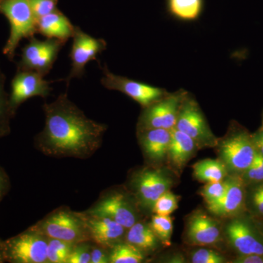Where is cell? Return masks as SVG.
Returning <instances> with one entry per match:
<instances>
[{
	"instance_id": "1",
	"label": "cell",
	"mask_w": 263,
	"mask_h": 263,
	"mask_svg": "<svg viewBox=\"0 0 263 263\" xmlns=\"http://www.w3.org/2000/svg\"><path fill=\"white\" fill-rule=\"evenodd\" d=\"M46 125L39 138L41 150L56 157H87L98 149L105 126L84 115L67 95L44 105Z\"/></svg>"
},
{
	"instance_id": "2",
	"label": "cell",
	"mask_w": 263,
	"mask_h": 263,
	"mask_svg": "<svg viewBox=\"0 0 263 263\" xmlns=\"http://www.w3.org/2000/svg\"><path fill=\"white\" fill-rule=\"evenodd\" d=\"M217 145L223 163L236 176H240L253 163L257 153L253 135L240 124H232L228 135Z\"/></svg>"
},
{
	"instance_id": "3",
	"label": "cell",
	"mask_w": 263,
	"mask_h": 263,
	"mask_svg": "<svg viewBox=\"0 0 263 263\" xmlns=\"http://www.w3.org/2000/svg\"><path fill=\"white\" fill-rule=\"evenodd\" d=\"M34 228L48 238L79 245L91 239L84 214L68 210L52 213Z\"/></svg>"
},
{
	"instance_id": "4",
	"label": "cell",
	"mask_w": 263,
	"mask_h": 263,
	"mask_svg": "<svg viewBox=\"0 0 263 263\" xmlns=\"http://www.w3.org/2000/svg\"><path fill=\"white\" fill-rule=\"evenodd\" d=\"M48 238L30 228L2 243L5 260L14 263H46Z\"/></svg>"
},
{
	"instance_id": "5",
	"label": "cell",
	"mask_w": 263,
	"mask_h": 263,
	"mask_svg": "<svg viewBox=\"0 0 263 263\" xmlns=\"http://www.w3.org/2000/svg\"><path fill=\"white\" fill-rule=\"evenodd\" d=\"M0 10L9 20L10 34L4 48L5 54L12 57L21 40L32 37L37 30L36 18L29 0H5Z\"/></svg>"
},
{
	"instance_id": "6",
	"label": "cell",
	"mask_w": 263,
	"mask_h": 263,
	"mask_svg": "<svg viewBox=\"0 0 263 263\" xmlns=\"http://www.w3.org/2000/svg\"><path fill=\"white\" fill-rule=\"evenodd\" d=\"M175 128L191 137L198 148L214 147L219 142L211 130L196 100L189 93L180 108Z\"/></svg>"
},
{
	"instance_id": "7",
	"label": "cell",
	"mask_w": 263,
	"mask_h": 263,
	"mask_svg": "<svg viewBox=\"0 0 263 263\" xmlns=\"http://www.w3.org/2000/svg\"><path fill=\"white\" fill-rule=\"evenodd\" d=\"M188 92L180 89L145 108L139 119L138 127L143 129H165L171 130L176 127L180 108Z\"/></svg>"
},
{
	"instance_id": "8",
	"label": "cell",
	"mask_w": 263,
	"mask_h": 263,
	"mask_svg": "<svg viewBox=\"0 0 263 263\" xmlns=\"http://www.w3.org/2000/svg\"><path fill=\"white\" fill-rule=\"evenodd\" d=\"M103 77L101 83L105 88L121 91L139 103L143 108L149 106L168 94L165 89L115 75L108 70L106 66L103 67Z\"/></svg>"
},
{
	"instance_id": "9",
	"label": "cell",
	"mask_w": 263,
	"mask_h": 263,
	"mask_svg": "<svg viewBox=\"0 0 263 263\" xmlns=\"http://www.w3.org/2000/svg\"><path fill=\"white\" fill-rule=\"evenodd\" d=\"M65 43L53 38L46 41L32 38L24 48L22 65L24 68L44 76L51 70L59 52Z\"/></svg>"
},
{
	"instance_id": "10",
	"label": "cell",
	"mask_w": 263,
	"mask_h": 263,
	"mask_svg": "<svg viewBox=\"0 0 263 263\" xmlns=\"http://www.w3.org/2000/svg\"><path fill=\"white\" fill-rule=\"evenodd\" d=\"M70 59L72 69L67 81L72 78L81 77L84 74L85 66L91 60L97 59L99 53L106 48V42L103 39H98L86 34L79 27H75Z\"/></svg>"
},
{
	"instance_id": "11",
	"label": "cell",
	"mask_w": 263,
	"mask_h": 263,
	"mask_svg": "<svg viewBox=\"0 0 263 263\" xmlns=\"http://www.w3.org/2000/svg\"><path fill=\"white\" fill-rule=\"evenodd\" d=\"M172 185V180L158 170H144L135 179L137 195L145 207H153L157 199L169 191Z\"/></svg>"
},
{
	"instance_id": "12",
	"label": "cell",
	"mask_w": 263,
	"mask_h": 263,
	"mask_svg": "<svg viewBox=\"0 0 263 263\" xmlns=\"http://www.w3.org/2000/svg\"><path fill=\"white\" fill-rule=\"evenodd\" d=\"M226 233L238 254L263 255V238L248 221L243 219L232 221L227 227Z\"/></svg>"
},
{
	"instance_id": "13",
	"label": "cell",
	"mask_w": 263,
	"mask_h": 263,
	"mask_svg": "<svg viewBox=\"0 0 263 263\" xmlns=\"http://www.w3.org/2000/svg\"><path fill=\"white\" fill-rule=\"evenodd\" d=\"M50 83L43 79V76L34 71L20 72L12 83L10 105L15 108L32 97L46 98L51 89Z\"/></svg>"
},
{
	"instance_id": "14",
	"label": "cell",
	"mask_w": 263,
	"mask_h": 263,
	"mask_svg": "<svg viewBox=\"0 0 263 263\" xmlns=\"http://www.w3.org/2000/svg\"><path fill=\"white\" fill-rule=\"evenodd\" d=\"M226 193L217 201L208 205L209 212L220 217H228L239 213L245 207L246 184L240 176L235 175L227 179Z\"/></svg>"
},
{
	"instance_id": "15",
	"label": "cell",
	"mask_w": 263,
	"mask_h": 263,
	"mask_svg": "<svg viewBox=\"0 0 263 263\" xmlns=\"http://www.w3.org/2000/svg\"><path fill=\"white\" fill-rule=\"evenodd\" d=\"M89 215L106 217L129 229L136 223V215L124 195L116 194L104 198L89 212Z\"/></svg>"
},
{
	"instance_id": "16",
	"label": "cell",
	"mask_w": 263,
	"mask_h": 263,
	"mask_svg": "<svg viewBox=\"0 0 263 263\" xmlns=\"http://www.w3.org/2000/svg\"><path fill=\"white\" fill-rule=\"evenodd\" d=\"M90 237L97 245L107 248L114 247L124 234L125 228L106 217L85 215Z\"/></svg>"
},
{
	"instance_id": "17",
	"label": "cell",
	"mask_w": 263,
	"mask_h": 263,
	"mask_svg": "<svg viewBox=\"0 0 263 263\" xmlns=\"http://www.w3.org/2000/svg\"><path fill=\"white\" fill-rule=\"evenodd\" d=\"M186 237L193 245H214L220 240L219 224L206 214L197 213L188 221Z\"/></svg>"
},
{
	"instance_id": "18",
	"label": "cell",
	"mask_w": 263,
	"mask_h": 263,
	"mask_svg": "<svg viewBox=\"0 0 263 263\" xmlns=\"http://www.w3.org/2000/svg\"><path fill=\"white\" fill-rule=\"evenodd\" d=\"M171 130L160 128L140 130L142 148L152 162H160L167 157L171 144Z\"/></svg>"
},
{
	"instance_id": "19",
	"label": "cell",
	"mask_w": 263,
	"mask_h": 263,
	"mask_svg": "<svg viewBox=\"0 0 263 263\" xmlns=\"http://www.w3.org/2000/svg\"><path fill=\"white\" fill-rule=\"evenodd\" d=\"M37 30L48 38L57 39L65 43L73 35L75 27L68 18L60 12H52L49 14L36 20Z\"/></svg>"
},
{
	"instance_id": "20",
	"label": "cell",
	"mask_w": 263,
	"mask_h": 263,
	"mask_svg": "<svg viewBox=\"0 0 263 263\" xmlns=\"http://www.w3.org/2000/svg\"><path fill=\"white\" fill-rule=\"evenodd\" d=\"M197 148L198 147L191 137L176 128L171 130V141L167 157L175 168L181 171L193 157Z\"/></svg>"
},
{
	"instance_id": "21",
	"label": "cell",
	"mask_w": 263,
	"mask_h": 263,
	"mask_svg": "<svg viewBox=\"0 0 263 263\" xmlns=\"http://www.w3.org/2000/svg\"><path fill=\"white\" fill-rule=\"evenodd\" d=\"M166 8L169 14L175 18L193 22L201 15L204 0H166Z\"/></svg>"
},
{
	"instance_id": "22",
	"label": "cell",
	"mask_w": 263,
	"mask_h": 263,
	"mask_svg": "<svg viewBox=\"0 0 263 263\" xmlns=\"http://www.w3.org/2000/svg\"><path fill=\"white\" fill-rule=\"evenodd\" d=\"M194 176L201 182L222 181L228 175V169L222 161L207 159L193 166Z\"/></svg>"
},
{
	"instance_id": "23",
	"label": "cell",
	"mask_w": 263,
	"mask_h": 263,
	"mask_svg": "<svg viewBox=\"0 0 263 263\" xmlns=\"http://www.w3.org/2000/svg\"><path fill=\"white\" fill-rule=\"evenodd\" d=\"M126 240L142 252L152 250L157 245V237L151 227L141 222L135 223L128 229Z\"/></svg>"
},
{
	"instance_id": "24",
	"label": "cell",
	"mask_w": 263,
	"mask_h": 263,
	"mask_svg": "<svg viewBox=\"0 0 263 263\" xmlns=\"http://www.w3.org/2000/svg\"><path fill=\"white\" fill-rule=\"evenodd\" d=\"M144 260L142 251L129 243L115 245L110 254L111 263H140Z\"/></svg>"
},
{
	"instance_id": "25",
	"label": "cell",
	"mask_w": 263,
	"mask_h": 263,
	"mask_svg": "<svg viewBox=\"0 0 263 263\" xmlns=\"http://www.w3.org/2000/svg\"><path fill=\"white\" fill-rule=\"evenodd\" d=\"M74 243L64 240L48 238L47 261L49 263H66L72 249Z\"/></svg>"
},
{
	"instance_id": "26",
	"label": "cell",
	"mask_w": 263,
	"mask_h": 263,
	"mask_svg": "<svg viewBox=\"0 0 263 263\" xmlns=\"http://www.w3.org/2000/svg\"><path fill=\"white\" fill-rule=\"evenodd\" d=\"M151 228L156 236L164 245H171L173 233V221L170 216L157 215L153 216L150 224Z\"/></svg>"
},
{
	"instance_id": "27",
	"label": "cell",
	"mask_w": 263,
	"mask_h": 263,
	"mask_svg": "<svg viewBox=\"0 0 263 263\" xmlns=\"http://www.w3.org/2000/svg\"><path fill=\"white\" fill-rule=\"evenodd\" d=\"M178 203L177 197L167 191L157 199L152 209L157 215L170 216L178 209Z\"/></svg>"
},
{
	"instance_id": "28",
	"label": "cell",
	"mask_w": 263,
	"mask_h": 263,
	"mask_svg": "<svg viewBox=\"0 0 263 263\" xmlns=\"http://www.w3.org/2000/svg\"><path fill=\"white\" fill-rule=\"evenodd\" d=\"M228 187V181H219L216 182L207 183L200 191L207 205L214 203L219 200L226 193Z\"/></svg>"
},
{
	"instance_id": "29",
	"label": "cell",
	"mask_w": 263,
	"mask_h": 263,
	"mask_svg": "<svg viewBox=\"0 0 263 263\" xmlns=\"http://www.w3.org/2000/svg\"><path fill=\"white\" fill-rule=\"evenodd\" d=\"M248 195L249 205L254 214L263 217V182L252 183Z\"/></svg>"
},
{
	"instance_id": "30",
	"label": "cell",
	"mask_w": 263,
	"mask_h": 263,
	"mask_svg": "<svg viewBox=\"0 0 263 263\" xmlns=\"http://www.w3.org/2000/svg\"><path fill=\"white\" fill-rule=\"evenodd\" d=\"M192 262L193 263H222L226 259L221 254L214 250L200 249L194 252L192 255Z\"/></svg>"
},
{
	"instance_id": "31",
	"label": "cell",
	"mask_w": 263,
	"mask_h": 263,
	"mask_svg": "<svg viewBox=\"0 0 263 263\" xmlns=\"http://www.w3.org/2000/svg\"><path fill=\"white\" fill-rule=\"evenodd\" d=\"M87 242L76 245L66 263H89L91 261V246Z\"/></svg>"
},
{
	"instance_id": "32",
	"label": "cell",
	"mask_w": 263,
	"mask_h": 263,
	"mask_svg": "<svg viewBox=\"0 0 263 263\" xmlns=\"http://www.w3.org/2000/svg\"><path fill=\"white\" fill-rule=\"evenodd\" d=\"M34 18L37 19L55 11L54 0H29Z\"/></svg>"
},
{
	"instance_id": "33",
	"label": "cell",
	"mask_w": 263,
	"mask_h": 263,
	"mask_svg": "<svg viewBox=\"0 0 263 263\" xmlns=\"http://www.w3.org/2000/svg\"><path fill=\"white\" fill-rule=\"evenodd\" d=\"M240 177L243 179L245 184L263 182V165L257 161L254 160L253 163L251 164L247 171H245Z\"/></svg>"
},
{
	"instance_id": "34",
	"label": "cell",
	"mask_w": 263,
	"mask_h": 263,
	"mask_svg": "<svg viewBox=\"0 0 263 263\" xmlns=\"http://www.w3.org/2000/svg\"><path fill=\"white\" fill-rule=\"evenodd\" d=\"M91 263H108L110 262V255H108L105 251V248L98 246L91 247Z\"/></svg>"
},
{
	"instance_id": "35",
	"label": "cell",
	"mask_w": 263,
	"mask_h": 263,
	"mask_svg": "<svg viewBox=\"0 0 263 263\" xmlns=\"http://www.w3.org/2000/svg\"><path fill=\"white\" fill-rule=\"evenodd\" d=\"M235 263H263V255L259 254H239L233 261Z\"/></svg>"
},
{
	"instance_id": "36",
	"label": "cell",
	"mask_w": 263,
	"mask_h": 263,
	"mask_svg": "<svg viewBox=\"0 0 263 263\" xmlns=\"http://www.w3.org/2000/svg\"><path fill=\"white\" fill-rule=\"evenodd\" d=\"M5 186H6V181L3 173L0 171V198L4 195Z\"/></svg>"
},
{
	"instance_id": "37",
	"label": "cell",
	"mask_w": 263,
	"mask_h": 263,
	"mask_svg": "<svg viewBox=\"0 0 263 263\" xmlns=\"http://www.w3.org/2000/svg\"><path fill=\"white\" fill-rule=\"evenodd\" d=\"M3 109H4V105H3V96H2L1 89H0V117L3 115Z\"/></svg>"
},
{
	"instance_id": "38",
	"label": "cell",
	"mask_w": 263,
	"mask_h": 263,
	"mask_svg": "<svg viewBox=\"0 0 263 263\" xmlns=\"http://www.w3.org/2000/svg\"><path fill=\"white\" fill-rule=\"evenodd\" d=\"M5 260L4 255H3V248H2V243H0V262H3Z\"/></svg>"
},
{
	"instance_id": "39",
	"label": "cell",
	"mask_w": 263,
	"mask_h": 263,
	"mask_svg": "<svg viewBox=\"0 0 263 263\" xmlns=\"http://www.w3.org/2000/svg\"><path fill=\"white\" fill-rule=\"evenodd\" d=\"M261 129L263 130V113H262V127H260Z\"/></svg>"
}]
</instances>
